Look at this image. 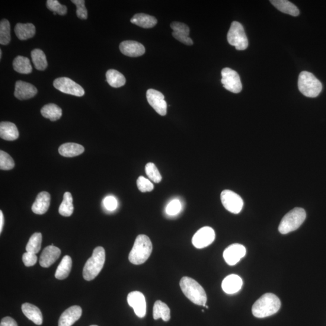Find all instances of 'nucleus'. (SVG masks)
I'll use <instances>...</instances> for the list:
<instances>
[{"label":"nucleus","mask_w":326,"mask_h":326,"mask_svg":"<svg viewBox=\"0 0 326 326\" xmlns=\"http://www.w3.org/2000/svg\"><path fill=\"white\" fill-rule=\"evenodd\" d=\"M280 307V300L275 294H265L252 306V313L255 317L266 318L276 314Z\"/></svg>","instance_id":"f257e3e1"},{"label":"nucleus","mask_w":326,"mask_h":326,"mask_svg":"<svg viewBox=\"0 0 326 326\" xmlns=\"http://www.w3.org/2000/svg\"><path fill=\"white\" fill-rule=\"evenodd\" d=\"M299 89L302 93L308 97H316L320 94L322 85L320 81L308 72H302L299 77Z\"/></svg>","instance_id":"423d86ee"},{"label":"nucleus","mask_w":326,"mask_h":326,"mask_svg":"<svg viewBox=\"0 0 326 326\" xmlns=\"http://www.w3.org/2000/svg\"><path fill=\"white\" fill-rule=\"evenodd\" d=\"M221 82L223 87L233 93H239L242 91L241 78L237 72L230 68H225L221 72Z\"/></svg>","instance_id":"1a4fd4ad"},{"label":"nucleus","mask_w":326,"mask_h":326,"mask_svg":"<svg viewBox=\"0 0 326 326\" xmlns=\"http://www.w3.org/2000/svg\"><path fill=\"white\" fill-rule=\"evenodd\" d=\"M82 310L79 306H73L66 310L59 318L58 326H72L81 318Z\"/></svg>","instance_id":"f3484780"},{"label":"nucleus","mask_w":326,"mask_h":326,"mask_svg":"<svg viewBox=\"0 0 326 326\" xmlns=\"http://www.w3.org/2000/svg\"><path fill=\"white\" fill-rule=\"evenodd\" d=\"M61 254L59 248L53 245L48 246L44 249L40 258V264L43 268H49L60 257Z\"/></svg>","instance_id":"a211bd4d"},{"label":"nucleus","mask_w":326,"mask_h":326,"mask_svg":"<svg viewBox=\"0 0 326 326\" xmlns=\"http://www.w3.org/2000/svg\"><path fill=\"white\" fill-rule=\"evenodd\" d=\"M14 166L15 162L11 156L5 151H0V169L3 171H9Z\"/></svg>","instance_id":"e433bc0d"},{"label":"nucleus","mask_w":326,"mask_h":326,"mask_svg":"<svg viewBox=\"0 0 326 326\" xmlns=\"http://www.w3.org/2000/svg\"><path fill=\"white\" fill-rule=\"evenodd\" d=\"M182 291L194 304L206 307L207 301L205 290L196 280L188 277L182 278L180 283Z\"/></svg>","instance_id":"f03ea898"},{"label":"nucleus","mask_w":326,"mask_h":326,"mask_svg":"<svg viewBox=\"0 0 326 326\" xmlns=\"http://www.w3.org/2000/svg\"><path fill=\"white\" fill-rule=\"evenodd\" d=\"M107 81L112 87L119 88L123 87L126 83V79L117 70L111 69L106 73Z\"/></svg>","instance_id":"7c9ffc66"},{"label":"nucleus","mask_w":326,"mask_h":326,"mask_svg":"<svg viewBox=\"0 0 326 326\" xmlns=\"http://www.w3.org/2000/svg\"><path fill=\"white\" fill-rule=\"evenodd\" d=\"M215 239V232L210 226L201 228L194 234L192 244L198 249L204 248L212 244Z\"/></svg>","instance_id":"9b49d317"},{"label":"nucleus","mask_w":326,"mask_h":326,"mask_svg":"<svg viewBox=\"0 0 326 326\" xmlns=\"http://www.w3.org/2000/svg\"><path fill=\"white\" fill-rule=\"evenodd\" d=\"M133 24L145 28H152L157 24V20L153 16L145 14H137L131 18Z\"/></svg>","instance_id":"a878e982"},{"label":"nucleus","mask_w":326,"mask_h":326,"mask_svg":"<svg viewBox=\"0 0 326 326\" xmlns=\"http://www.w3.org/2000/svg\"><path fill=\"white\" fill-rule=\"evenodd\" d=\"M105 209L109 211H114L117 209L118 203L116 198L113 196H108L104 200Z\"/></svg>","instance_id":"c03bdc74"},{"label":"nucleus","mask_w":326,"mask_h":326,"mask_svg":"<svg viewBox=\"0 0 326 326\" xmlns=\"http://www.w3.org/2000/svg\"><path fill=\"white\" fill-rule=\"evenodd\" d=\"M15 33L19 40H27L35 36L36 34V28L31 23H18L15 27Z\"/></svg>","instance_id":"b1692460"},{"label":"nucleus","mask_w":326,"mask_h":326,"mask_svg":"<svg viewBox=\"0 0 326 326\" xmlns=\"http://www.w3.org/2000/svg\"><path fill=\"white\" fill-rule=\"evenodd\" d=\"M22 311L28 319L33 321L35 324H43V315L40 309L36 306L30 303H25L22 305Z\"/></svg>","instance_id":"412c9836"},{"label":"nucleus","mask_w":326,"mask_h":326,"mask_svg":"<svg viewBox=\"0 0 326 326\" xmlns=\"http://www.w3.org/2000/svg\"><path fill=\"white\" fill-rule=\"evenodd\" d=\"M72 267V258L69 255H65L57 267L55 277L58 280H63L69 276Z\"/></svg>","instance_id":"c756f323"},{"label":"nucleus","mask_w":326,"mask_h":326,"mask_svg":"<svg viewBox=\"0 0 326 326\" xmlns=\"http://www.w3.org/2000/svg\"><path fill=\"white\" fill-rule=\"evenodd\" d=\"M0 326H18L17 322L9 316L3 318Z\"/></svg>","instance_id":"49530a36"},{"label":"nucleus","mask_w":326,"mask_h":326,"mask_svg":"<svg viewBox=\"0 0 326 326\" xmlns=\"http://www.w3.org/2000/svg\"><path fill=\"white\" fill-rule=\"evenodd\" d=\"M246 248L244 245L235 244L230 245L223 252V258L229 265L237 264L246 254Z\"/></svg>","instance_id":"4468645a"},{"label":"nucleus","mask_w":326,"mask_h":326,"mask_svg":"<svg viewBox=\"0 0 326 326\" xmlns=\"http://www.w3.org/2000/svg\"><path fill=\"white\" fill-rule=\"evenodd\" d=\"M153 316L155 320L161 318L164 321H169L171 319L170 309L166 303L158 300L153 306Z\"/></svg>","instance_id":"bb28decb"},{"label":"nucleus","mask_w":326,"mask_h":326,"mask_svg":"<svg viewBox=\"0 0 326 326\" xmlns=\"http://www.w3.org/2000/svg\"><path fill=\"white\" fill-rule=\"evenodd\" d=\"M50 194L47 191H42L38 194L36 200L31 207L33 212L37 215L46 213L50 204Z\"/></svg>","instance_id":"aec40b11"},{"label":"nucleus","mask_w":326,"mask_h":326,"mask_svg":"<svg viewBox=\"0 0 326 326\" xmlns=\"http://www.w3.org/2000/svg\"><path fill=\"white\" fill-rule=\"evenodd\" d=\"M47 7L50 11L56 13L59 15H65L67 13V8L66 6L60 4L57 0H48Z\"/></svg>","instance_id":"4c0bfd02"},{"label":"nucleus","mask_w":326,"mask_h":326,"mask_svg":"<svg viewBox=\"0 0 326 326\" xmlns=\"http://www.w3.org/2000/svg\"><path fill=\"white\" fill-rule=\"evenodd\" d=\"M37 88L29 83L22 81L16 82L14 95L19 100H27L33 98L37 95Z\"/></svg>","instance_id":"2eb2a0df"},{"label":"nucleus","mask_w":326,"mask_h":326,"mask_svg":"<svg viewBox=\"0 0 326 326\" xmlns=\"http://www.w3.org/2000/svg\"><path fill=\"white\" fill-rule=\"evenodd\" d=\"M128 305L133 308L135 314L139 318L145 317L146 314V302L145 296L139 291H133L127 297Z\"/></svg>","instance_id":"ddd939ff"},{"label":"nucleus","mask_w":326,"mask_h":326,"mask_svg":"<svg viewBox=\"0 0 326 326\" xmlns=\"http://www.w3.org/2000/svg\"><path fill=\"white\" fill-rule=\"evenodd\" d=\"M38 258L36 254L26 252L22 255V261L25 267H33L37 264Z\"/></svg>","instance_id":"37998d69"},{"label":"nucleus","mask_w":326,"mask_h":326,"mask_svg":"<svg viewBox=\"0 0 326 326\" xmlns=\"http://www.w3.org/2000/svg\"><path fill=\"white\" fill-rule=\"evenodd\" d=\"M2 50H0V57L2 58Z\"/></svg>","instance_id":"09e8293b"},{"label":"nucleus","mask_w":326,"mask_h":326,"mask_svg":"<svg viewBox=\"0 0 326 326\" xmlns=\"http://www.w3.org/2000/svg\"><path fill=\"white\" fill-rule=\"evenodd\" d=\"M120 52L129 57L141 56L145 53L143 45L135 41H124L120 44Z\"/></svg>","instance_id":"dca6fc26"},{"label":"nucleus","mask_w":326,"mask_h":326,"mask_svg":"<svg viewBox=\"0 0 326 326\" xmlns=\"http://www.w3.org/2000/svg\"><path fill=\"white\" fill-rule=\"evenodd\" d=\"M171 27L174 32L188 37L190 34V28L186 24L180 22H173L171 24Z\"/></svg>","instance_id":"79ce46f5"},{"label":"nucleus","mask_w":326,"mask_h":326,"mask_svg":"<svg viewBox=\"0 0 326 326\" xmlns=\"http://www.w3.org/2000/svg\"><path fill=\"white\" fill-rule=\"evenodd\" d=\"M270 2L278 10L284 14H289L294 17H297L300 14V11L297 6L287 0H271Z\"/></svg>","instance_id":"393cba45"},{"label":"nucleus","mask_w":326,"mask_h":326,"mask_svg":"<svg viewBox=\"0 0 326 326\" xmlns=\"http://www.w3.org/2000/svg\"><path fill=\"white\" fill-rule=\"evenodd\" d=\"M91 326H98V325H91Z\"/></svg>","instance_id":"3c124183"},{"label":"nucleus","mask_w":326,"mask_h":326,"mask_svg":"<svg viewBox=\"0 0 326 326\" xmlns=\"http://www.w3.org/2000/svg\"><path fill=\"white\" fill-rule=\"evenodd\" d=\"M4 223H5L4 215H3L2 211H0V233H1L2 232L3 226H4Z\"/></svg>","instance_id":"de8ad7c7"},{"label":"nucleus","mask_w":326,"mask_h":326,"mask_svg":"<svg viewBox=\"0 0 326 326\" xmlns=\"http://www.w3.org/2000/svg\"><path fill=\"white\" fill-rule=\"evenodd\" d=\"M13 68L20 74L28 75L32 72L30 60L26 57L18 56L13 62Z\"/></svg>","instance_id":"cd10ccee"},{"label":"nucleus","mask_w":326,"mask_h":326,"mask_svg":"<svg viewBox=\"0 0 326 326\" xmlns=\"http://www.w3.org/2000/svg\"><path fill=\"white\" fill-rule=\"evenodd\" d=\"M0 137L8 141H14L18 139L19 132L17 126L9 121H2L0 123Z\"/></svg>","instance_id":"4be33fe9"},{"label":"nucleus","mask_w":326,"mask_h":326,"mask_svg":"<svg viewBox=\"0 0 326 326\" xmlns=\"http://www.w3.org/2000/svg\"><path fill=\"white\" fill-rule=\"evenodd\" d=\"M42 116L51 121L59 120L62 116V109L56 104H49L45 105L41 110Z\"/></svg>","instance_id":"c85d7f7f"},{"label":"nucleus","mask_w":326,"mask_h":326,"mask_svg":"<svg viewBox=\"0 0 326 326\" xmlns=\"http://www.w3.org/2000/svg\"><path fill=\"white\" fill-rule=\"evenodd\" d=\"M41 244H42V234L40 233H35L31 236L25 250L27 252L37 254L41 250Z\"/></svg>","instance_id":"72a5a7b5"},{"label":"nucleus","mask_w":326,"mask_h":326,"mask_svg":"<svg viewBox=\"0 0 326 326\" xmlns=\"http://www.w3.org/2000/svg\"><path fill=\"white\" fill-rule=\"evenodd\" d=\"M242 280L238 275L231 274L226 277L222 283V288L225 293H237L242 288Z\"/></svg>","instance_id":"6ab92c4d"},{"label":"nucleus","mask_w":326,"mask_h":326,"mask_svg":"<svg viewBox=\"0 0 326 326\" xmlns=\"http://www.w3.org/2000/svg\"><path fill=\"white\" fill-rule=\"evenodd\" d=\"M220 199L225 209L232 213H239L244 206V201L242 198L232 190L222 191L220 194Z\"/></svg>","instance_id":"9d476101"},{"label":"nucleus","mask_w":326,"mask_h":326,"mask_svg":"<svg viewBox=\"0 0 326 326\" xmlns=\"http://www.w3.org/2000/svg\"><path fill=\"white\" fill-rule=\"evenodd\" d=\"M147 100L155 111L162 116L167 113V103L165 96L161 92L153 89H149L146 92Z\"/></svg>","instance_id":"f8f14e48"},{"label":"nucleus","mask_w":326,"mask_h":326,"mask_svg":"<svg viewBox=\"0 0 326 326\" xmlns=\"http://www.w3.org/2000/svg\"><path fill=\"white\" fill-rule=\"evenodd\" d=\"M56 14H57L56 13L53 12V15H56Z\"/></svg>","instance_id":"8fccbe9b"},{"label":"nucleus","mask_w":326,"mask_h":326,"mask_svg":"<svg viewBox=\"0 0 326 326\" xmlns=\"http://www.w3.org/2000/svg\"><path fill=\"white\" fill-rule=\"evenodd\" d=\"M31 57L35 69L40 71H44L47 69L48 63L46 56L43 50L35 49L31 51Z\"/></svg>","instance_id":"2f4dec72"},{"label":"nucleus","mask_w":326,"mask_h":326,"mask_svg":"<svg viewBox=\"0 0 326 326\" xmlns=\"http://www.w3.org/2000/svg\"><path fill=\"white\" fill-rule=\"evenodd\" d=\"M72 2L76 6V15L78 17L82 20H86L88 17V12L85 8L84 0H72Z\"/></svg>","instance_id":"ea45409f"},{"label":"nucleus","mask_w":326,"mask_h":326,"mask_svg":"<svg viewBox=\"0 0 326 326\" xmlns=\"http://www.w3.org/2000/svg\"><path fill=\"white\" fill-rule=\"evenodd\" d=\"M181 208L180 201L177 199L174 200L166 207V212L168 215L174 216L180 212Z\"/></svg>","instance_id":"a19ab883"},{"label":"nucleus","mask_w":326,"mask_h":326,"mask_svg":"<svg viewBox=\"0 0 326 326\" xmlns=\"http://www.w3.org/2000/svg\"><path fill=\"white\" fill-rule=\"evenodd\" d=\"M227 40L229 44L235 46L238 50H244L248 46V41L244 28L237 21L232 22L227 35Z\"/></svg>","instance_id":"0eeeda50"},{"label":"nucleus","mask_w":326,"mask_h":326,"mask_svg":"<svg viewBox=\"0 0 326 326\" xmlns=\"http://www.w3.org/2000/svg\"><path fill=\"white\" fill-rule=\"evenodd\" d=\"M152 251V244L148 236H137L129 254V260L134 265H141L148 259Z\"/></svg>","instance_id":"7ed1b4c3"},{"label":"nucleus","mask_w":326,"mask_h":326,"mask_svg":"<svg viewBox=\"0 0 326 326\" xmlns=\"http://www.w3.org/2000/svg\"><path fill=\"white\" fill-rule=\"evenodd\" d=\"M137 187L142 192H149L154 188V185L152 182L143 176H140L137 181Z\"/></svg>","instance_id":"58836bf2"},{"label":"nucleus","mask_w":326,"mask_h":326,"mask_svg":"<svg viewBox=\"0 0 326 326\" xmlns=\"http://www.w3.org/2000/svg\"><path fill=\"white\" fill-rule=\"evenodd\" d=\"M306 217L305 210L297 207L290 210L283 217L279 226V231L282 235L295 231L304 222Z\"/></svg>","instance_id":"39448f33"},{"label":"nucleus","mask_w":326,"mask_h":326,"mask_svg":"<svg viewBox=\"0 0 326 326\" xmlns=\"http://www.w3.org/2000/svg\"><path fill=\"white\" fill-rule=\"evenodd\" d=\"M54 88L63 93L82 97L85 94V90L81 85L73 80L66 77L57 78L53 82Z\"/></svg>","instance_id":"6e6552de"},{"label":"nucleus","mask_w":326,"mask_h":326,"mask_svg":"<svg viewBox=\"0 0 326 326\" xmlns=\"http://www.w3.org/2000/svg\"><path fill=\"white\" fill-rule=\"evenodd\" d=\"M72 194L70 192H66L63 194V199L59 208V213L60 215L65 217L72 216L74 206L73 204Z\"/></svg>","instance_id":"473e14b6"},{"label":"nucleus","mask_w":326,"mask_h":326,"mask_svg":"<svg viewBox=\"0 0 326 326\" xmlns=\"http://www.w3.org/2000/svg\"><path fill=\"white\" fill-rule=\"evenodd\" d=\"M172 36H173L175 39H177L180 42L183 43L187 46H191L193 45V41L188 37L184 36V35L179 34L173 31L172 33Z\"/></svg>","instance_id":"a18cd8bd"},{"label":"nucleus","mask_w":326,"mask_h":326,"mask_svg":"<svg viewBox=\"0 0 326 326\" xmlns=\"http://www.w3.org/2000/svg\"><path fill=\"white\" fill-rule=\"evenodd\" d=\"M147 176L150 180L155 183H159L162 180V177L156 166L153 162H148L145 166Z\"/></svg>","instance_id":"c9c22d12"},{"label":"nucleus","mask_w":326,"mask_h":326,"mask_svg":"<svg viewBox=\"0 0 326 326\" xmlns=\"http://www.w3.org/2000/svg\"><path fill=\"white\" fill-rule=\"evenodd\" d=\"M105 262V251L102 247L94 249L91 257L86 262L83 277L87 281L94 280L101 273Z\"/></svg>","instance_id":"20e7f679"},{"label":"nucleus","mask_w":326,"mask_h":326,"mask_svg":"<svg viewBox=\"0 0 326 326\" xmlns=\"http://www.w3.org/2000/svg\"><path fill=\"white\" fill-rule=\"evenodd\" d=\"M85 151L84 147L75 143H67L59 147V153L65 157H75L82 154Z\"/></svg>","instance_id":"5701e85b"},{"label":"nucleus","mask_w":326,"mask_h":326,"mask_svg":"<svg viewBox=\"0 0 326 326\" xmlns=\"http://www.w3.org/2000/svg\"><path fill=\"white\" fill-rule=\"evenodd\" d=\"M11 25L8 20L3 19L0 22V44L8 45L10 43Z\"/></svg>","instance_id":"f704fd0d"}]
</instances>
